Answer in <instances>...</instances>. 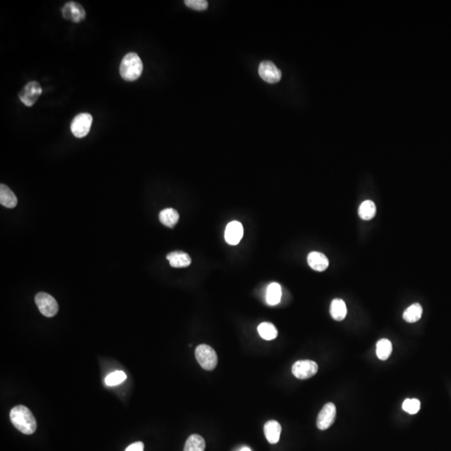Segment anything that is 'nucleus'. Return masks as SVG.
<instances>
[{
  "label": "nucleus",
  "mask_w": 451,
  "mask_h": 451,
  "mask_svg": "<svg viewBox=\"0 0 451 451\" xmlns=\"http://www.w3.org/2000/svg\"><path fill=\"white\" fill-rule=\"evenodd\" d=\"M13 425L24 435H32L37 429V422L32 412L23 405H18L10 411Z\"/></svg>",
  "instance_id": "f257e3e1"
},
{
  "label": "nucleus",
  "mask_w": 451,
  "mask_h": 451,
  "mask_svg": "<svg viewBox=\"0 0 451 451\" xmlns=\"http://www.w3.org/2000/svg\"><path fill=\"white\" fill-rule=\"evenodd\" d=\"M143 64L141 58L136 53L127 54L121 60L120 74L127 81H136L142 74Z\"/></svg>",
  "instance_id": "f03ea898"
},
{
  "label": "nucleus",
  "mask_w": 451,
  "mask_h": 451,
  "mask_svg": "<svg viewBox=\"0 0 451 451\" xmlns=\"http://www.w3.org/2000/svg\"><path fill=\"white\" fill-rule=\"evenodd\" d=\"M196 359L201 366L206 370H213L217 365V355L215 350L207 345V344H201L196 348Z\"/></svg>",
  "instance_id": "7ed1b4c3"
},
{
  "label": "nucleus",
  "mask_w": 451,
  "mask_h": 451,
  "mask_svg": "<svg viewBox=\"0 0 451 451\" xmlns=\"http://www.w3.org/2000/svg\"><path fill=\"white\" fill-rule=\"evenodd\" d=\"M92 115L89 113H81L76 115L70 124V130L76 137L83 138L87 136L92 126Z\"/></svg>",
  "instance_id": "20e7f679"
},
{
  "label": "nucleus",
  "mask_w": 451,
  "mask_h": 451,
  "mask_svg": "<svg viewBox=\"0 0 451 451\" xmlns=\"http://www.w3.org/2000/svg\"><path fill=\"white\" fill-rule=\"evenodd\" d=\"M35 304L40 313L45 317L51 318L56 315L59 311L57 302L46 292H39L35 296Z\"/></svg>",
  "instance_id": "39448f33"
},
{
  "label": "nucleus",
  "mask_w": 451,
  "mask_h": 451,
  "mask_svg": "<svg viewBox=\"0 0 451 451\" xmlns=\"http://www.w3.org/2000/svg\"><path fill=\"white\" fill-rule=\"evenodd\" d=\"M318 370V364L312 360H299L296 362L292 367L293 375L299 380H307L313 377Z\"/></svg>",
  "instance_id": "423d86ee"
},
{
  "label": "nucleus",
  "mask_w": 451,
  "mask_h": 451,
  "mask_svg": "<svg viewBox=\"0 0 451 451\" xmlns=\"http://www.w3.org/2000/svg\"><path fill=\"white\" fill-rule=\"evenodd\" d=\"M42 94V88L38 82L32 81L23 88L19 94L21 102L26 106H32Z\"/></svg>",
  "instance_id": "0eeeda50"
},
{
  "label": "nucleus",
  "mask_w": 451,
  "mask_h": 451,
  "mask_svg": "<svg viewBox=\"0 0 451 451\" xmlns=\"http://www.w3.org/2000/svg\"><path fill=\"white\" fill-rule=\"evenodd\" d=\"M258 72L261 78L267 83H278L282 78L281 70L271 61H263L261 63Z\"/></svg>",
  "instance_id": "6e6552de"
},
{
  "label": "nucleus",
  "mask_w": 451,
  "mask_h": 451,
  "mask_svg": "<svg viewBox=\"0 0 451 451\" xmlns=\"http://www.w3.org/2000/svg\"><path fill=\"white\" fill-rule=\"evenodd\" d=\"M336 417V406L333 403H328L322 407L317 419V426L321 431L329 429L334 423Z\"/></svg>",
  "instance_id": "1a4fd4ad"
},
{
  "label": "nucleus",
  "mask_w": 451,
  "mask_h": 451,
  "mask_svg": "<svg viewBox=\"0 0 451 451\" xmlns=\"http://www.w3.org/2000/svg\"><path fill=\"white\" fill-rule=\"evenodd\" d=\"M63 17L74 23H80L85 19V11L78 3L68 2L62 8Z\"/></svg>",
  "instance_id": "9d476101"
},
{
  "label": "nucleus",
  "mask_w": 451,
  "mask_h": 451,
  "mask_svg": "<svg viewBox=\"0 0 451 451\" xmlns=\"http://www.w3.org/2000/svg\"><path fill=\"white\" fill-rule=\"evenodd\" d=\"M243 236V227L242 223L237 221H231L225 228V242L229 245H237L242 240Z\"/></svg>",
  "instance_id": "9b49d317"
},
{
  "label": "nucleus",
  "mask_w": 451,
  "mask_h": 451,
  "mask_svg": "<svg viewBox=\"0 0 451 451\" xmlns=\"http://www.w3.org/2000/svg\"><path fill=\"white\" fill-rule=\"evenodd\" d=\"M308 263L311 268L318 272H322L329 267V262L327 257L318 252H312L308 256Z\"/></svg>",
  "instance_id": "f8f14e48"
},
{
  "label": "nucleus",
  "mask_w": 451,
  "mask_h": 451,
  "mask_svg": "<svg viewBox=\"0 0 451 451\" xmlns=\"http://www.w3.org/2000/svg\"><path fill=\"white\" fill-rule=\"evenodd\" d=\"M170 266L176 268L189 267L191 263V258L184 252L176 251L170 253L166 256Z\"/></svg>",
  "instance_id": "ddd939ff"
},
{
  "label": "nucleus",
  "mask_w": 451,
  "mask_h": 451,
  "mask_svg": "<svg viewBox=\"0 0 451 451\" xmlns=\"http://www.w3.org/2000/svg\"><path fill=\"white\" fill-rule=\"evenodd\" d=\"M281 431V425L276 420H269L265 423V436L270 444H277L279 441Z\"/></svg>",
  "instance_id": "4468645a"
},
{
  "label": "nucleus",
  "mask_w": 451,
  "mask_h": 451,
  "mask_svg": "<svg viewBox=\"0 0 451 451\" xmlns=\"http://www.w3.org/2000/svg\"><path fill=\"white\" fill-rule=\"evenodd\" d=\"M0 203L7 208H14L16 207L18 199L14 192L5 184L0 186Z\"/></svg>",
  "instance_id": "2eb2a0df"
},
{
  "label": "nucleus",
  "mask_w": 451,
  "mask_h": 451,
  "mask_svg": "<svg viewBox=\"0 0 451 451\" xmlns=\"http://www.w3.org/2000/svg\"><path fill=\"white\" fill-rule=\"evenodd\" d=\"M179 213L173 208H166L160 212V221L163 225L168 228H172L177 225L179 221Z\"/></svg>",
  "instance_id": "dca6fc26"
},
{
  "label": "nucleus",
  "mask_w": 451,
  "mask_h": 451,
  "mask_svg": "<svg viewBox=\"0 0 451 451\" xmlns=\"http://www.w3.org/2000/svg\"><path fill=\"white\" fill-rule=\"evenodd\" d=\"M330 314L336 321L344 319L347 315V307L344 301L339 298L333 300L330 306Z\"/></svg>",
  "instance_id": "f3484780"
},
{
  "label": "nucleus",
  "mask_w": 451,
  "mask_h": 451,
  "mask_svg": "<svg viewBox=\"0 0 451 451\" xmlns=\"http://www.w3.org/2000/svg\"><path fill=\"white\" fill-rule=\"evenodd\" d=\"M282 297V288L281 286L279 283H272L267 287V294H266V300L267 304L274 306L279 304L281 301Z\"/></svg>",
  "instance_id": "a211bd4d"
},
{
  "label": "nucleus",
  "mask_w": 451,
  "mask_h": 451,
  "mask_svg": "<svg viewBox=\"0 0 451 451\" xmlns=\"http://www.w3.org/2000/svg\"><path fill=\"white\" fill-rule=\"evenodd\" d=\"M205 440L199 435H191L184 447V451H205Z\"/></svg>",
  "instance_id": "6ab92c4d"
},
{
  "label": "nucleus",
  "mask_w": 451,
  "mask_h": 451,
  "mask_svg": "<svg viewBox=\"0 0 451 451\" xmlns=\"http://www.w3.org/2000/svg\"><path fill=\"white\" fill-rule=\"evenodd\" d=\"M392 349H393L392 343L389 339H386V338L380 339L376 346V354H377L378 358L380 360H387L391 355Z\"/></svg>",
  "instance_id": "aec40b11"
},
{
  "label": "nucleus",
  "mask_w": 451,
  "mask_h": 451,
  "mask_svg": "<svg viewBox=\"0 0 451 451\" xmlns=\"http://www.w3.org/2000/svg\"><path fill=\"white\" fill-rule=\"evenodd\" d=\"M359 215L360 218L368 221L373 218L376 215V206L372 201H365L362 203L359 208Z\"/></svg>",
  "instance_id": "412c9836"
},
{
  "label": "nucleus",
  "mask_w": 451,
  "mask_h": 451,
  "mask_svg": "<svg viewBox=\"0 0 451 451\" xmlns=\"http://www.w3.org/2000/svg\"><path fill=\"white\" fill-rule=\"evenodd\" d=\"M423 309L420 304H414L409 307L403 314L404 319L408 322H415L421 318Z\"/></svg>",
  "instance_id": "4be33fe9"
},
{
  "label": "nucleus",
  "mask_w": 451,
  "mask_h": 451,
  "mask_svg": "<svg viewBox=\"0 0 451 451\" xmlns=\"http://www.w3.org/2000/svg\"><path fill=\"white\" fill-rule=\"evenodd\" d=\"M258 334L265 340H272L278 336V330L272 323L262 322L258 327Z\"/></svg>",
  "instance_id": "5701e85b"
},
{
  "label": "nucleus",
  "mask_w": 451,
  "mask_h": 451,
  "mask_svg": "<svg viewBox=\"0 0 451 451\" xmlns=\"http://www.w3.org/2000/svg\"><path fill=\"white\" fill-rule=\"evenodd\" d=\"M127 380V374L123 371H115L110 373L105 380V383L107 386L112 387L120 385Z\"/></svg>",
  "instance_id": "b1692460"
},
{
  "label": "nucleus",
  "mask_w": 451,
  "mask_h": 451,
  "mask_svg": "<svg viewBox=\"0 0 451 451\" xmlns=\"http://www.w3.org/2000/svg\"><path fill=\"white\" fill-rule=\"evenodd\" d=\"M420 409V402L417 398H407L404 401L403 410L410 414H415Z\"/></svg>",
  "instance_id": "393cba45"
},
{
  "label": "nucleus",
  "mask_w": 451,
  "mask_h": 451,
  "mask_svg": "<svg viewBox=\"0 0 451 451\" xmlns=\"http://www.w3.org/2000/svg\"><path fill=\"white\" fill-rule=\"evenodd\" d=\"M185 5L192 10L203 11L208 8V2L206 0H186Z\"/></svg>",
  "instance_id": "a878e982"
},
{
  "label": "nucleus",
  "mask_w": 451,
  "mask_h": 451,
  "mask_svg": "<svg viewBox=\"0 0 451 451\" xmlns=\"http://www.w3.org/2000/svg\"><path fill=\"white\" fill-rule=\"evenodd\" d=\"M126 451H144V444L142 442H136L127 447Z\"/></svg>",
  "instance_id": "bb28decb"
},
{
  "label": "nucleus",
  "mask_w": 451,
  "mask_h": 451,
  "mask_svg": "<svg viewBox=\"0 0 451 451\" xmlns=\"http://www.w3.org/2000/svg\"><path fill=\"white\" fill-rule=\"evenodd\" d=\"M240 451H252L251 449H249L248 447H243L242 449Z\"/></svg>",
  "instance_id": "cd10ccee"
}]
</instances>
